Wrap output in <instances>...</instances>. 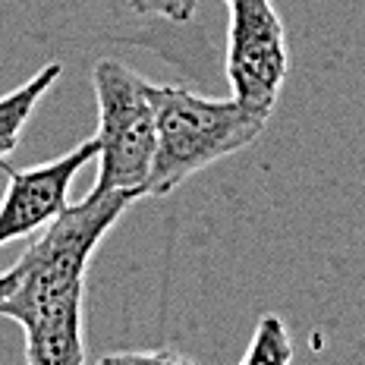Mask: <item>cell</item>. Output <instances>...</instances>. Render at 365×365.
Returning a JSON list of instances; mask_svg holds the SVG:
<instances>
[{
  "instance_id": "1",
  "label": "cell",
  "mask_w": 365,
  "mask_h": 365,
  "mask_svg": "<svg viewBox=\"0 0 365 365\" xmlns=\"http://www.w3.org/2000/svg\"><path fill=\"white\" fill-rule=\"evenodd\" d=\"M135 199L139 195L133 192H104L86 195L79 205H66L22 252V280L0 302V315L22 328L51 312L86 306V274L91 258Z\"/></svg>"
},
{
  "instance_id": "2",
  "label": "cell",
  "mask_w": 365,
  "mask_h": 365,
  "mask_svg": "<svg viewBox=\"0 0 365 365\" xmlns=\"http://www.w3.org/2000/svg\"><path fill=\"white\" fill-rule=\"evenodd\" d=\"M155 158L145 195H170L189 177L249 148L268 120L242 110L233 98H202L180 86L151 82Z\"/></svg>"
},
{
  "instance_id": "3",
  "label": "cell",
  "mask_w": 365,
  "mask_h": 365,
  "mask_svg": "<svg viewBox=\"0 0 365 365\" xmlns=\"http://www.w3.org/2000/svg\"><path fill=\"white\" fill-rule=\"evenodd\" d=\"M98 101V180L88 195L133 192L145 195L155 158V104L151 82L120 60L101 57L91 66Z\"/></svg>"
},
{
  "instance_id": "4",
  "label": "cell",
  "mask_w": 365,
  "mask_h": 365,
  "mask_svg": "<svg viewBox=\"0 0 365 365\" xmlns=\"http://www.w3.org/2000/svg\"><path fill=\"white\" fill-rule=\"evenodd\" d=\"M290 73L287 32L271 0H230L227 79L242 110L268 120Z\"/></svg>"
},
{
  "instance_id": "5",
  "label": "cell",
  "mask_w": 365,
  "mask_h": 365,
  "mask_svg": "<svg viewBox=\"0 0 365 365\" xmlns=\"http://www.w3.org/2000/svg\"><path fill=\"white\" fill-rule=\"evenodd\" d=\"M95 158L98 139H86L48 164L26 167V170L0 164L6 170V192L0 199V246L44 230L70 205L73 180Z\"/></svg>"
},
{
  "instance_id": "6",
  "label": "cell",
  "mask_w": 365,
  "mask_h": 365,
  "mask_svg": "<svg viewBox=\"0 0 365 365\" xmlns=\"http://www.w3.org/2000/svg\"><path fill=\"white\" fill-rule=\"evenodd\" d=\"M22 334H26V365H86L82 306L35 318L22 324Z\"/></svg>"
},
{
  "instance_id": "7",
  "label": "cell",
  "mask_w": 365,
  "mask_h": 365,
  "mask_svg": "<svg viewBox=\"0 0 365 365\" xmlns=\"http://www.w3.org/2000/svg\"><path fill=\"white\" fill-rule=\"evenodd\" d=\"M60 76H63V63L51 60V63H44L29 82H22L19 88L0 95V164H4L6 155L16 151L19 139H22V129H26V123L32 120V113L38 110L41 98L57 86Z\"/></svg>"
},
{
  "instance_id": "8",
  "label": "cell",
  "mask_w": 365,
  "mask_h": 365,
  "mask_svg": "<svg viewBox=\"0 0 365 365\" xmlns=\"http://www.w3.org/2000/svg\"><path fill=\"white\" fill-rule=\"evenodd\" d=\"M240 365H293V340L280 315H262Z\"/></svg>"
},
{
  "instance_id": "9",
  "label": "cell",
  "mask_w": 365,
  "mask_h": 365,
  "mask_svg": "<svg viewBox=\"0 0 365 365\" xmlns=\"http://www.w3.org/2000/svg\"><path fill=\"white\" fill-rule=\"evenodd\" d=\"M95 365H195L189 356L173 353V349H123V353H108Z\"/></svg>"
},
{
  "instance_id": "10",
  "label": "cell",
  "mask_w": 365,
  "mask_h": 365,
  "mask_svg": "<svg viewBox=\"0 0 365 365\" xmlns=\"http://www.w3.org/2000/svg\"><path fill=\"white\" fill-rule=\"evenodd\" d=\"M142 16H161L170 22H189L195 13V0H126Z\"/></svg>"
},
{
  "instance_id": "11",
  "label": "cell",
  "mask_w": 365,
  "mask_h": 365,
  "mask_svg": "<svg viewBox=\"0 0 365 365\" xmlns=\"http://www.w3.org/2000/svg\"><path fill=\"white\" fill-rule=\"evenodd\" d=\"M19 280H22V264L16 262L10 271H4V274H0V302H4L6 296L13 293V290H16V287H19Z\"/></svg>"
},
{
  "instance_id": "12",
  "label": "cell",
  "mask_w": 365,
  "mask_h": 365,
  "mask_svg": "<svg viewBox=\"0 0 365 365\" xmlns=\"http://www.w3.org/2000/svg\"><path fill=\"white\" fill-rule=\"evenodd\" d=\"M227 4H230V0H227Z\"/></svg>"
}]
</instances>
